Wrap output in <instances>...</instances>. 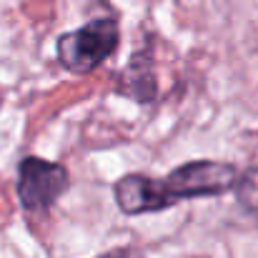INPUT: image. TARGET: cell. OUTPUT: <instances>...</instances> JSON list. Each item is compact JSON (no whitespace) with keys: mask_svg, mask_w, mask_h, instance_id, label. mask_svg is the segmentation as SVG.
Returning a JSON list of instances; mask_svg holds the SVG:
<instances>
[{"mask_svg":"<svg viewBox=\"0 0 258 258\" xmlns=\"http://www.w3.org/2000/svg\"><path fill=\"white\" fill-rule=\"evenodd\" d=\"M238 171L221 161H190L178 166L166 178H151L143 173H131L115 180V203L128 216L156 213L168 206L190 198H211L233 190Z\"/></svg>","mask_w":258,"mask_h":258,"instance_id":"6da1fadb","label":"cell"},{"mask_svg":"<svg viewBox=\"0 0 258 258\" xmlns=\"http://www.w3.org/2000/svg\"><path fill=\"white\" fill-rule=\"evenodd\" d=\"M118 43V23L113 18H98L58 38V60L66 71L86 76L113 55Z\"/></svg>","mask_w":258,"mask_h":258,"instance_id":"7a4b0ae2","label":"cell"},{"mask_svg":"<svg viewBox=\"0 0 258 258\" xmlns=\"http://www.w3.org/2000/svg\"><path fill=\"white\" fill-rule=\"evenodd\" d=\"M71 185V175L60 163L43 158H25L18 168V198L25 211H48Z\"/></svg>","mask_w":258,"mask_h":258,"instance_id":"3957f363","label":"cell"},{"mask_svg":"<svg viewBox=\"0 0 258 258\" xmlns=\"http://www.w3.org/2000/svg\"><path fill=\"white\" fill-rule=\"evenodd\" d=\"M233 190L238 196V203L258 221V168L238 173V180H236Z\"/></svg>","mask_w":258,"mask_h":258,"instance_id":"277c9868","label":"cell"},{"mask_svg":"<svg viewBox=\"0 0 258 258\" xmlns=\"http://www.w3.org/2000/svg\"><path fill=\"white\" fill-rule=\"evenodd\" d=\"M98 258H143V253L136 251V248H115V251H108Z\"/></svg>","mask_w":258,"mask_h":258,"instance_id":"5b68a950","label":"cell"}]
</instances>
